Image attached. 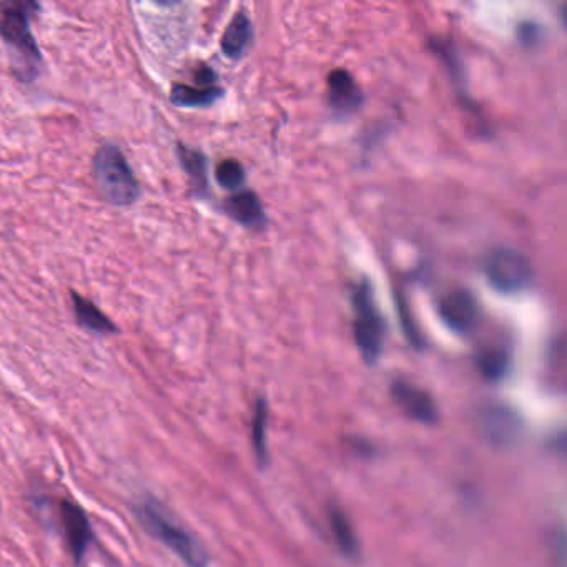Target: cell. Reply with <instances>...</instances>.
Wrapping results in <instances>:
<instances>
[{"label":"cell","instance_id":"6da1fadb","mask_svg":"<svg viewBox=\"0 0 567 567\" xmlns=\"http://www.w3.org/2000/svg\"><path fill=\"white\" fill-rule=\"evenodd\" d=\"M40 5L30 0L0 2V37L5 42L13 74L22 82H32L39 75L42 55L30 24Z\"/></svg>","mask_w":567,"mask_h":567},{"label":"cell","instance_id":"7a4b0ae2","mask_svg":"<svg viewBox=\"0 0 567 567\" xmlns=\"http://www.w3.org/2000/svg\"><path fill=\"white\" fill-rule=\"evenodd\" d=\"M135 515L146 532L163 542L186 566L207 567L209 555L205 547L190 532L178 526L159 502L154 500L140 502L135 508Z\"/></svg>","mask_w":567,"mask_h":567},{"label":"cell","instance_id":"3957f363","mask_svg":"<svg viewBox=\"0 0 567 567\" xmlns=\"http://www.w3.org/2000/svg\"><path fill=\"white\" fill-rule=\"evenodd\" d=\"M93 177L106 201L127 207L140 195L138 180L119 146L106 144L93 157Z\"/></svg>","mask_w":567,"mask_h":567},{"label":"cell","instance_id":"277c9868","mask_svg":"<svg viewBox=\"0 0 567 567\" xmlns=\"http://www.w3.org/2000/svg\"><path fill=\"white\" fill-rule=\"evenodd\" d=\"M353 313L358 350L366 363H374L382 355L384 323L368 283H361L353 293Z\"/></svg>","mask_w":567,"mask_h":567},{"label":"cell","instance_id":"5b68a950","mask_svg":"<svg viewBox=\"0 0 567 567\" xmlns=\"http://www.w3.org/2000/svg\"><path fill=\"white\" fill-rule=\"evenodd\" d=\"M484 273L489 283L502 293L524 290L532 280L528 258L511 248H496L484 260Z\"/></svg>","mask_w":567,"mask_h":567},{"label":"cell","instance_id":"8992f818","mask_svg":"<svg viewBox=\"0 0 567 567\" xmlns=\"http://www.w3.org/2000/svg\"><path fill=\"white\" fill-rule=\"evenodd\" d=\"M437 311L451 330L462 335L473 330L479 318V308L475 296L461 288L448 291L439 300Z\"/></svg>","mask_w":567,"mask_h":567},{"label":"cell","instance_id":"52a82bcc","mask_svg":"<svg viewBox=\"0 0 567 567\" xmlns=\"http://www.w3.org/2000/svg\"><path fill=\"white\" fill-rule=\"evenodd\" d=\"M391 391L396 405L403 409L409 418L421 422H435L437 420L435 401L426 391H422L421 388L411 382H396Z\"/></svg>","mask_w":567,"mask_h":567},{"label":"cell","instance_id":"ba28073f","mask_svg":"<svg viewBox=\"0 0 567 567\" xmlns=\"http://www.w3.org/2000/svg\"><path fill=\"white\" fill-rule=\"evenodd\" d=\"M62 523L66 529L67 541L75 561L80 563L89 544L92 541V529L85 513L74 502H62Z\"/></svg>","mask_w":567,"mask_h":567},{"label":"cell","instance_id":"9c48e42d","mask_svg":"<svg viewBox=\"0 0 567 567\" xmlns=\"http://www.w3.org/2000/svg\"><path fill=\"white\" fill-rule=\"evenodd\" d=\"M72 300H74V311L80 327L98 335H114L119 331V328L110 321V318H106L92 302L80 296L79 293H72Z\"/></svg>","mask_w":567,"mask_h":567},{"label":"cell","instance_id":"30bf717a","mask_svg":"<svg viewBox=\"0 0 567 567\" xmlns=\"http://www.w3.org/2000/svg\"><path fill=\"white\" fill-rule=\"evenodd\" d=\"M330 85L331 104L342 112L355 110L359 106L361 95L355 80L344 70H335L328 80Z\"/></svg>","mask_w":567,"mask_h":567},{"label":"cell","instance_id":"8fae6325","mask_svg":"<svg viewBox=\"0 0 567 567\" xmlns=\"http://www.w3.org/2000/svg\"><path fill=\"white\" fill-rule=\"evenodd\" d=\"M226 211L245 226H258L264 222V207L251 192H241L226 201Z\"/></svg>","mask_w":567,"mask_h":567},{"label":"cell","instance_id":"7c38bea8","mask_svg":"<svg viewBox=\"0 0 567 567\" xmlns=\"http://www.w3.org/2000/svg\"><path fill=\"white\" fill-rule=\"evenodd\" d=\"M251 40V22L245 13H237L226 27L222 37V49L226 57H240Z\"/></svg>","mask_w":567,"mask_h":567},{"label":"cell","instance_id":"4fadbf2b","mask_svg":"<svg viewBox=\"0 0 567 567\" xmlns=\"http://www.w3.org/2000/svg\"><path fill=\"white\" fill-rule=\"evenodd\" d=\"M222 91L215 85H184L177 83L172 89V102L180 106H210L220 97Z\"/></svg>","mask_w":567,"mask_h":567},{"label":"cell","instance_id":"5bb4252c","mask_svg":"<svg viewBox=\"0 0 567 567\" xmlns=\"http://www.w3.org/2000/svg\"><path fill=\"white\" fill-rule=\"evenodd\" d=\"M330 524L335 541L342 549V553L348 557H357L359 555L357 532L342 509H331Z\"/></svg>","mask_w":567,"mask_h":567},{"label":"cell","instance_id":"9a60e30c","mask_svg":"<svg viewBox=\"0 0 567 567\" xmlns=\"http://www.w3.org/2000/svg\"><path fill=\"white\" fill-rule=\"evenodd\" d=\"M477 366L489 380L501 378L504 371L508 368V355L502 348L489 346L479 353Z\"/></svg>","mask_w":567,"mask_h":567},{"label":"cell","instance_id":"2e32d148","mask_svg":"<svg viewBox=\"0 0 567 567\" xmlns=\"http://www.w3.org/2000/svg\"><path fill=\"white\" fill-rule=\"evenodd\" d=\"M486 429L489 435L496 437L498 441H506L511 439L516 433L515 416L509 411L504 409H496L492 413H489L486 418Z\"/></svg>","mask_w":567,"mask_h":567},{"label":"cell","instance_id":"e0dca14e","mask_svg":"<svg viewBox=\"0 0 567 567\" xmlns=\"http://www.w3.org/2000/svg\"><path fill=\"white\" fill-rule=\"evenodd\" d=\"M178 155H180L182 165L185 167L193 185L197 188H203L205 186V159H203V155L197 150H192V148L184 146H180L178 148Z\"/></svg>","mask_w":567,"mask_h":567},{"label":"cell","instance_id":"ac0fdd59","mask_svg":"<svg viewBox=\"0 0 567 567\" xmlns=\"http://www.w3.org/2000/svg\"><path fill=\"white\" fill-rule=\"evenodd\" d=\"M217 182L226 190H237L245 182V170L237 160H224L217 167Z\"/></svg>","mask_w":567,"mask_h":567},{"label":"cell","instance_id":"d6986e66","mask_svg":"<svg viewBox=\"0 0 567 567\" xmlns=\"http://www.w3.org/2000/svg\"><path fill=\"white\" fill-rule=\"evenodd\" d=\"M253 448L255 454L258 458V461L266 462L268 454H266V406L264 401L258 403L256 411H255V418H253Z\"/></svg>","mask_w":567,"mask_h":567}]
</instances>
